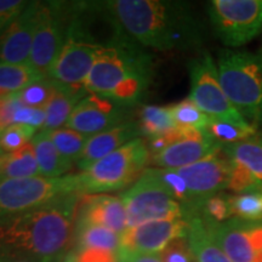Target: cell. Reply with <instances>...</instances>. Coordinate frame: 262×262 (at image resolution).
<instances>
[{
	"mask_svg": "<svg viewBox=\"0 0 262 262\" xmlns=\"http://www.w3.org/2000/svg\"><path fill=\"white\" fill-rule=\"evenodd\" d=\"M81 194L60 196L32 210L0 219V254L62 262L74 243Z\"/></svg>",
	"mask_w": 262,
	"mask_h": 262,
	"instance_id": "1",
	"label": "cell"
},
{
	"mask_svg": "<svg viewBox=\"0 0 262 262\" xmlns=\"http://www.w3.org/2000/svg\"><path fill=\"white\" fill-rule=\"evenodd\" d=\"M108 8L142 48L183 51L201 47L204 27L192 5L166 0H111Z\"/></svg>",
	"mask_w": 262,
	"mask_h": 262,
	"instance_id": "2",
	"label": "cell"
},
{
	"mask_svg": "<svg viewBox=\"0 0 262 262\" xmlns=\"http://www.w3.org/2000/svg\"><path fill=\"white\" fill-rule=\"evenodd\" d=\"M152 75V57L133 39L100 52L84 89L89 95H100L131 107L145 97Z\"/></svg>",
	"mask_w": 262,
	"mask_h": 262,
	"instance_id": "3",
	"label": "cell"
},
{
	"mask_svg": "<svg viewBox=\"0 0 262 262\" xmlns=\"http://www.w3.org/2000/svg\"><path fill=\"white\" fill-rule=\"evenodd\" d=\"M216 66L222 89L239 114L251 125L262 124V55L224 49Z\"/></svg>",
	"mask_w": 262,
	"mask_h": 262,
	"instance_id": "4",
	"label": "cell"
},
{
	"mask_svg": "<svg viewBox=\"0 0 262 262\" xmlns=\"http://www.w3.org/2000/svg\"><path fill=\"white\" fill-rule=\"evenodd\" d=\"M150 162L147 142L141 137L78 172L81 195L104 194L133 186Z\"/></svg>",
	"mask_w": 262,
	"mask_h": 262,
	"instance_id": "5",
	"label": "cell"
},
{
	"mask_svg": "<svg viewBox=\"0 0 262 262\" xmlns=\"http://www.w3.org/2000/svg\"><path fill=\"white\" fill-rule=\"evenodd\" d=\"M73 193H79L78 173L57 179L32 176L6 180L0 182V219L32 210Z\"/></svg>",
	"mask_w": 262,
	"mask_h": 262,
	"instance_id": "6",
	"label": "cell"
},
{
	"mask_svg": "<svg viewBox=\"0 0 262 262\" xmlns=\"http://www.w3.org/2000/svg\"><path fill=\"white\" fill-rule=\"evenodd\" d=\"M122 196L127 215V228L150 221L185 217L183 206L173 199L158 179L155 168H147Z\"/></svg>",
	"mask_w": 262,
	"mask_h": 262,
	"instance_id": "7",
	"label": "cell"
},
{
	"mask_svg": "<svg viewBox=\"0 0 262 262\" xmlns=\"http://www.w3.org/2000/svg\"><path fill=\"white\" fill-rule=\"evenodd\" d=\"M206 9L215 34L228 48L247 44L262 29V0H212Z\"/></svg>",
	"mask_w": 262,
	"mask_h": 262,
	"instance_id": "8",
	"label": "cell"
},
{
	"mask_svg": "<svg viewBox=\"0 0 262 262\" xmlns=\"http://www.w3.org/2000/svg\"><path fill=\"white\" fill-rule=\"evenodd\" d=\"M189 78L191 91L188 98L205 114L216 120L254 126L239 114L226 96L219 78L217 66L210 54L204 52L189 62Z\"/></svg>",
	"mask_w": 262,
	"mask_h": 262,
	"instance_id": "9",
	"label": "cell"
},
{
	"mask_svg": "<svg viewBox=\"0 0 262 262\" xmlns=\"http://www.w3.org/2000/svg\"><path fill=\"white\" fill-rule=\"evenodd\" d=\"M70 2H40L28 64L44 78L67 39Z\"/></svg>",
	"mask_w": 262,
	"mask_h": 262,
	"instance_id": "10",
	"label": "cell"
},
{
	"mask_svg": "<svg viewBox=\"0 0 262 262\" xmlns=\"http://www.w3.org/2000/svg\"><path fill=\"white\" fill-rule=\"evenodd\" d=\"M178 171L186 181L191 196V206L186 210L187 215L198 212L205 201L228 188L232 164L222 146L206 158L178 169Z\"/></svg>",
	"mask_w": 262,
	"mask_h": 262,
	"instance_id": "11",
	"label": "cell"
},
{
	"mask_svg": "<svg viewBox=\"0 0 262 262\" xmlns=\"http://www.w3.org/2000/svg\"><path fill=\"white\" fill-rule=\"evenodd\" d=\"M204 221L216 243L232 262H262V222L237 219L222 224L205 219Z\"/></svg>",
	"mask_w": 262,
	"mask_h": 262,
	"instance_id": "12",
	"label": "cell"
},
{
	"mask_svg": "<svg viewBox=\"0 0 262 262\" xmlns=\"http://www.w3.org/2000/svg\"><path fill=\"white\" fill-rule=\"evenodd\" d=\"M104 48L67 35L62 50L48 72V79L58 86L84 89L94 62Z\"/></svg>",
	"mask_w": 262,
	"mask_h": 262,
	"instance_id": "13",
	"label": "cell"
},
{
	"mask_svg": "<svg viewBox=\"0 0 262 262\" xmlns=\"http://www.w3.org/2000/svg\"><path fill=\"white\" fill-rule=\"evenodd\" d=\"M224 149L232 164L227 189L237 194L262 192V135L256 134Z\"/></svg>",
	"mask_w": 262,
	"mask_h": 262,
	"instance_id": "14",
	"label": "cell"
},
{
	"mask_svg": "<svg viewBox=\"0 0 262 262\" xmlns=\"http://www.w3.org/2000/svg\"><path fill=\"white\" fill-rule=\"evenodd\" d=\"M129 108L100 95H88L74 108L66 127L94 136L129 122Z\"/></svg>",
	"mask_w": 262,
	"mask_h": 262,
	"instance_id": "15",
	"label": "cell"
},
{
	"mask_svg": "<svg viewBox=\"0 0 262 262\" xmlns=\"http://www.w3.org/2000/svg\"><path fill=\"white\" fill-rule=\"evenodd\" d=\"M188 222L185 217L150 221L127 228L120 235L119 250L134 254L158 255L170 242L186 238Z\"/></svg>",
	"mask_w": 262,
	"mask_h": 262,
	"instance_id": "16",
	"label": "cell"
},
{
	"mask_svg": "<svg viewBox=\"0 0 262 262\" xmlns=\"http://www.w3.org/2000/svg\"><path fill=\"white\" fill-rule=\"evenodd\" d=\"M220 148L222 145L206 130H183L179 140L162 152L150 156L149 163L155 168L178 170L206 158Z\"/></svg>",
	"mask_w": 262,
	"mask_h": 262,
	"instance_id": "17",
	"label": "cell"
},
{
	"mask_svg": "<svg viewBox=\"0 0 262 262\" xmlns=\"http://www.w3.org/2000/svg\"><path fill=\"white\" fill-rule=\"evenodd\" d=\"M39 4L40 2H29L24 12L0 35V63L28 64Z\"/></svg>",
	"mask_w": 262,
	"mask_h": 262,
	"instance_id": "18",
	"label": "cell"
},
{
	"mask_svg": "<svg viewBox=\"0 0 262 262\" xmlns=\"http://www.w3.org/2000/svg\"><path fill=\"white\" fill-rule=\"evenodd\" d=\"M97 225L122 235L127 229L125 204L120 195L91 194L81 196L75 225Z\"/></svg>",
	"mask_w": 262,
	"mask_h": 262,
	"instance_id": "19",
	"label": "cell"
},
{
	"mask_svg": "<svg viewBox=\"0 0 262 262\" xmlns=\"http://www.w3.org/2000/svg\"><path fill=\"white\" fill-rule=\"evenodd\" d=\"M140 136L139 124L134 120H129L103 133L90 136L80 157L75 162V165L80 169V171H84L97 160L104 158Z\"/></svg>",
	"mask_w": 262,
	"mask_h": 262,
	"instance_id": "20",
	"label": "cell"
},
{
	"mask_svg": "<svg viewBox=\"0 0 262 262\" xmlns=\"http://www.w3.org/2000/svg\"><path fill=\"white\" fill-rule=\"evenodd\" d=\"M188 222L187 241L196 262H232L212 237L199 212L186 215Z\"/></svg>",
	"mask_w": 262,
	"mask_h": 262,
	"instance_id": "21",
	"label": "cell"
},
{
	"mask_svg": "<svg viewBox=\"0 0 262 262\" xmlns=\"http://www.w3.org/2000/svg\"><path fill=\"white\" fill-rule=\"evenodd\" d=\"M88 95L85 89H70L55 84V93L44 108L47 118L41 130L52 131L66 125L77 104Z\"/></svg>",
	"mask_w": 262,
	"mask_h": 262,
	"instance_id": "22",
	"label": "cell"
},
{
	"mask_svg": "<svg viewBox=\"0 0 262 262\" xmlns=\"http://www.w3.org/2000/svg\"><path fill=\"white\" fill-rule=\"evenodd\" d=\"M39 173L42 178L57 179L68 175L74 164L61 156L49 136L48 131L38 130L32 140Z\"/></svg>",
	"mask_w": 262,
	"mask_h": 262,
	"instance_id": "23",
	"label": "cell"
},
{
	"mask_svg": "<svg viewBox=\"0 0 262 262\" xmlns=\"http://www.w3.org/2000/svg\"><path fill=\"white\" fill-rule=\"evenodd\" d=\"M74 239L77 245L75 253L89 249H101L118 254L120 248V235L97 225H75Z\"/></svg>",
	"mask_w": 262,
	"mask_h": 262,
	"instance_id": "24",
	"label": "cell"
},
{
	"mask_svg": "<svg viewBox=\"0 0 262 262\" xmlns=\"http://www.w3.org/2000/svg\"><path fill=\"white\" fill-rule=\"evenodd\" d=\"M32 176H40L32 142L17 152L0 155V182Z\"/></svg>",
	"mask_w": 262,
	"mask_h": 262,
	"instance_id": "25",
	"label": "cell"
},
{
	"mask_svg": "<svg viewBox=\"0 0 262 262\" xmlns=\"http://www.w3.org/2000/svg\"><path fill=\"white\" fill-rule=\"evenodd\" d=\"M139 127L141 135L147 139L166 135L178 129L173 122L170 107L155 106V104H145L141 107L139 112Z\"/></svg>",
	"mask_w": 262,
	"mask_h": 262,
	"instance_id": "26",
	"label": "cell"
},
{
	"mask_svg": "<svg viewBox=\"0 0 262 262\" xmlns=\"http://www.w3.org/2000/svg\"><path fill=\"white\" fill-rule=\"evenodd\" d=\"M42 78L29 64L0 63V96L18 93L33 81Z\"/></svg>",
	"mask_w": 262,
	"mask_h": 262,
	"instance_id": "27",
	"label": "cell"
},
{
	"mask_svg": "<svg viewBox=\"0 0 262 262\" xmlns=\"http://www.w3.org/2000/svg\"><path fill=\"white\" fill-rule=\"evenodd\" d=\"M170 113L179 129L183 130H202L208 129L211 118L205 114L194 102L189 98L171 104Z\"/></svg>",
	"mask_w": 262,
	"mask_h": 262,
	"instance_id": "28",
	"label": "cell"
},
{
	"mask_svg": "<svg viewBox=\"0 0 262 262\" xmlns=\"http://www.w3.org/2000/svg\"><path fill=\"white\" fill-rule=\"evenodd\" d=\"M49 136L62 157L75 164L86 145L89 136L83 135L78 131L70 127H60V129L48 131Z\"/></svg>",
	"mask_w": 262,
	"mask_h": 262,
	"instance_id": "29",
	"label": "cell"
},
{
	"mask_svg": "<svg viewBox=\"0 0 262 262\" xmlns=\"http://www.w3.org/2000/svg\"><path fill=\"white\" fill-rule=\"evenodd\" d=\"M231 217L247 222H262V192L228 196Z\"/></svg>",
	"mask_w": 262,
	"mask_h": 262,
	"instance_id": "30",
	"label": "cell"
},
{
	"mask_svg": "<svg viewBox=\"0 0 262 262\" xmlns=\"http://www.w3.org/2000/svg\"><path fill=\"white\" fill-rule=\"evenodd\" d=\"M206 131L220 145L227 146L256 135V126H241L237 124L222 122V120H216L211 118Z\"/></svg>",
	"mask_w": 262,
	"mask_h": 262,
	"instance_id": "31",
	"label": "cell"
},
{
	"mask_svg": "<svg viewBox=\"0 0 262 262\" xmlns=\"http://www.w3.org/2000/svg\"><path fill=\"white\" fill-rule=\"evenodd\" d=\"M37 130L35 127L24 124H14L8 126L0 133V155L14 153L25 148L37 135Z\"/></svg>",
	"mask_w": 262,
	"mask_h": 262,
	"instance_id": "32",
	"label": "cell"
},
{
	"mask_svg": "<svg viewBox=\"0 0 262 262\" xmlns=\"http://www.w3.org/2000/svg\"><path fill=\"white\" fill-rule=\"evenodd\" d=\"M55 93V84L48 78H42L27 85L16 93V97L24 106L33 108H45Z\"/></svg>",
	"mask_w": 262,
	"mask_h": 262,
	"instance_id": "33",
	"label": "cell"
},
{
	"mask_svg": "<svg viewBox=\"0 0 262 262\" xmlns=\"http://www.w3.org/2000/svg\"><path fill=\"white\" fill-rule=\"evenodd\" d=\"M155 171L157 176H158V179L165 186V188L168 189L170 194L173 196L175 201H178L183 206L186 212V210L191 206V196H189L188 187L186 185V181L180 175L178 170L155 168Z\"/></svg>",
	"mask_w": 262,
	"mask_h": 262,
	"instance_id": "34",
	"label": "cell"
},
{
	"mask_svg": "<svg viewBox=\"0 0 262 262\" xmlns=\"http://www.w3.org/2000/svg\"><path fill=\"white\" fill-rule=\"evenodd\" d=\"M228 196L229 195H225L222 193L211 196L208 201L203 203L198 212L205 220L216 222V224H222V222L228 221L231 219Z\"/></svg>",
	"mask_w": 262,
	"mask_h": 262,
	"instance_id": "35",
	"label": "cell"
},
{
	"mask_svg": "<svg viewBox=\"0 0 262 262\" xmlns=\"http://www.w3.org/2000/svg\"><path fill=\"white\" fill-rule=\"evenodd\" d=\"M158 255L163 262H196L187 238L173 239Z\"/></svg>",
	"mask_w": 262,
	"mask_h": 262,
	"instance_id": "36",
	"label": "cell"
},
{
	"mask_svg": "<svg viewBox=\"0 0 262 262\" xmlns=\"http://www.w3.org/2000/svg\"><path fill=\"white\" fill-rule=\"evenodd\" d=\"M45 110L44 108H33L19 104L12 118V125L14 124H24L41 130L45 124Z\"/></svg>",
	"mask_w": 262,
	"mask_h": 262,
	"instance_id": "37",
	"label": "cell"
},
{
	"mask_svg": "<svg viewBox=\"0 0 262 262\" xmlns=\"http://www.w3.org/2000/svg\"><path fill=\"white\" fill-rule=\"evenodd\" d=\"M25 0H0V35L27 8Z\"/></svg>",
	"mask_w": 262,
	"mask_h": 262,
	"instance_id": "38",
	"label": "cell"
},
{
	"mask_svg": "<svg viewBox=\"0 0 262 262\" xmlns=\"http://www.w3.org/2000/svg\"><path fill=\"white\" fill-rule=\"evenodd\" d=\"M75 262H118L117 253L101 249H89L75 253Z\"/></svg>",
	"mask_w": 262,
	"mask_h": 262,
	"instance_id": "39",
	"label": "cell"
},
{
	"mask_svg": "<svg viewBox=\"0 0 262 262\" xmlns=\"http://www.w3.org/2000/svg\"><path fill=\"white\" fill-rule=\"evenodd\" d=\"M118 262H163L160 260L159 255H149V254H134L125 253V251L119 250L117 254Z\"/></svg>",
	"mask_w": 262,
	"mask_h": 262,
	"instance_id": "40",
	"label": "cell"
},
{
	"mask_svg": "<svg viewBox=\"0 0 262 262\" xmlns=\"http://www.w3.org/2000/svg\"><path fill=\"white\" fill-rule=\"evenodd\" d=\"M0 262H39L31 260V258L22 257V256H15V255H5L0 254Z\"/></svg>",
	"mask_w": 262,
	"mask_h": 262,
	"instance_id": "41",
	"label": "cell"
},
{
	"mask_svg": "<svg viewBox=\"0 0 262 262\" xmlns=\"http://www.w3.org/2000/svg\"><path fill=\"white\" fill-rule=\"evenodd\" d=\"M62 262H75V255L73 251H71V253L66 256V258Z\"/></svg>",
	"mask_w": 262,
	"mask_h": 262,
	"instance_id": "42",
	"label": "cell"
},
{
	"mask_svg": "<svg viewBox=\"0 0 262 262\" xmlns=\"http://www.w3.org/2000/svg\"><path fill=\"white\" fill-rule=\"evenodd\" d=\"M260 54H261V55H262V50H261V52H260Z\"/></svg>",
	"mask_w": 262,
	"mask_h": 262,
	"instance_id": "43",
	"label": "cell"
}]
</instances>
